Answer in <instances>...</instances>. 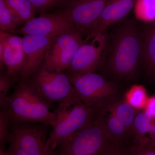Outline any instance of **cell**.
<instances>
[{"mask_svg":"<svg viewBox=\"0 0 155 155\" xmlns=\"http://www.w3.org/2000/svg\"><path fill=\"white\" fill-rule=\"evenodd\" d=\"M110 49L104 65V73L115 80H130L143 66L142 29L137 20L123 21L110 40Z\"/></svg>","mask_w":155,"mask_h":155,"instance_id":"1","label":"cell"},{"mask_svg":"<svg viewBox=\"0 0 155 155\" xmlns=\"http://www.w3.org/2000/svg\"><path fill=\"white\" fill-rule=\"evenodd\" d=\"M50 105L27 80L18 82L2 110L8 115L11 123H41L52 126L57 114L50 110Z\"/></svg>","mask_w":155,"mask_h":155,"instance_id":"2","label":"cell"},{"mask_svg":"<svg viewBox=\"0 0 155 155\" xmlns=\"http://www.w3.org/2000/svg\"><path fill=\"white\" fill-rule=\"evenodd\" d=\"M65 72L81 101L96 114H107L109 108L121 98L118 84L102 75Z\"/></svg>","mask_w":155,"mask_h":155,"instance_id":"3","label":"cell"},{"mask_svg":"<svg viewBox=\"0 0 155 155\" xmlns=\"http://www.w3.org/2000/svg\"><path fill=\"white\" fill-rule=\"evenodd\" d=\"M104 114H97L85 126L63 142L52 155H98L111 141Z\"/></svg>","mask_w":155,"mask_h":155,"instance_id":"4","label":"cell"},{"mask_svg":"<svg viewBox=\"0 0 155 155\" xmlns=\"http://www.w3.org/2000/svg\"><path fill=\"white\" fill-rule=\"evenodd\" d=\"M27 80L50 104L58 103V110L83 104L66 73L49 71L44 61Z\"/></svg>","mask_w":155,"mask_h":155,"instance_id":"5","label":"cell"},{"mask_svg":"<svg viewBox=\"0 0 155 155\" xmlns=\"http://www.w3.org/2000/svg\"><path fill=\"white\" fill-rule=\"evenodd\" d=\"M55 112L57 118L45 144V155H52L63 142L85 126L97 114L83 103L64 110L57 109Z\"/></svg>","mask_w":155,"mask_h":155,"instance_id":"6","label":"cell"},{"mask_svg":"<svg viewBox=\"0 0 155 155\" xmlns=\"http://www.w3.org/2000/svg\"><path fill=\"white\" fill-rule=\"evenodd\" d=\"M76 27L54 38L44 63L50 71L65 72L71 66L79 48L87 42Z\"/></svg>","mask_w":155,"mask_h":155,"instance_id":"7","label":"cell"},{"mask_svg":"<svg viewBox=\"0 0 155 155\" xmlns=\"http://www.w3.org/2000/svg\"><path fill=\"white\" fill-rule=\"evenodd\" d=\"M47 125L28 123H11V134L7 150L11 155H45Z\"/></svg>","mask_w":155,"mask_h":155,"instance_id":"8","label":"cell"},{"mask_svg":"<svg viewBox=\"0 0 155 155\" xmlns=\"http://www.w3.org/2000/svg\"><path fill=\"white\" fill-rule=\"evenodd\" d=\"M109 0H62L61 11L83 35L86 41Z\"/></svg>","mask_w":155,"mask_h":155,"instance_id":"9","label":"cell"},{"mask_svg":"<svg viewBox=\"0 0 155 155\" xmlns=\"http://www.w3.org/2000/svg\"><path fill=\"white\" fill-rule=\"evenodd\" d=\"M107 31L95 35L89 43L86 42L83 44L71 66L65 72L91 73L101 69L110 49V40Z\"/></svg>","mask_w":155,"mask_h":155,"instance_id":"10","label":"cell"},{"mask_svg":"<svg viewBox=\"0 0 155 155\" xmlns=\"http://www.w3.org/2000/svg\"><path fill=\"white\" fill-rule=\"evenodd\" d=\"M76 27L61 11L53 14L43 13L16 31L15 34L54 38Z\"/></svg>","mask_w":155,"mask_h":155,"instance_id":"11","label":"cell"},{"mask_svg":"<svg viewBox=\"0 0 155 155\" xmlns=\"http://www.w3.org/2000/svg\"><path fill=\"white\" fill-rule=\"evenodd\" d=\"M54 38L33 35L23 36L22 42L25 63L18 76V82L27 81L35 73L44 61L48 49Z\"/></svg>","mask_w":155,"mask_h":155,"instance_id":"12","label":"cell"},{"mask_svg":"<svg viewBox=\"0 0 155 155\" xmlns=\"http://www.w3.org/2000/svg\"><path fill=\"white\" fill-rule=\"evenodd\" d=\"M136 2V0H109L88 40L125 19L134 8Z\"/></svg>","mask_w":155,"mask_h":155,"instance_id":"13","label":"cell"},{"mask_svg":"<svg viewBox=\"0 0 155 155\" xmlns=\"http://www.w3.org/2000/svg\"><path fill=\"white\" fill-rule=\"evenodd\" d=\"M4 62L8 74L17 81L25 63L22 38L9 34L6 39Z\"/></svg>","mask_w":155,"mask_h":155,"instance_id":"14","label":"cell"},{"mask_svg":"<svg viewBox=\"0 0 155 155\" xmlns=\"http://www.w3.org/2000/svg\"><path fill=\"white\" fill-rule=\"evenodd\" d=\"M142 31L143 67L147 76L155 80V22L146 24Z\"/></svg>","mask_w":155,"mask_h":155,"instance_id":"15","label":"cell"},{"mask_svg":"<svg viewBox=\"0 0 155 155\" xmlns=\"http://www.w3.org/2000/svg\"><path fill=\"white\" fill-rule=\"evenodd\" d=\"M140 110L129 104L124 97H121L109 108L107 113L114 114L119 119L132 139L134 122L137 114Z\"/></svg>","mask_w":155,"mask_h":155,"instance_id":"16","label":"cell"},{"mask_svg":"<svg viewBox=\"0 0 155 155\" xmlns=\"http://www.w3.org/2000/svg\"><path fill=\"white\" fill-rule=\"evenodd\" d=\"M19 26L25 25L35 17L37 12L28 0H4Z\"/></svg>","mask_w":155,"mask_h":155,"instance_id":"17","label":"cell"},{"mask_svg":"<svg viewBox=\"0 0 155 155\" xmlns=\"http://www.w3.org/2000/svg\"><path fill=\"white\" fill-rule=\"evenodd\" d=\"M105 116L106 127L111 141L119 144L127 145L133 142L125 127L114 114Z\"/></svg>","mask_w":155,"mask_h":155,"instance_id":"18","label":"cell"},{"mask_svg":"<svg viewBox=\"0 0 155 155\" xmlns=\"http://www.w3.org/2000/svg\"><path fill=\"white\" fill-rule=\"evenodd\" d=\"M155 122L154 120L144 112L140 110L136 116L134 122L132 132V139L134 142L140 143L147 140L152 126Z\"/></svg>","mask_w":155,"mask_h":155,"instance_id":"19","label":"cell"},{"mask_svg":"<svg viewBox=\"0 0 155 155\" xmlns=\"http://www.w3.org/2000/svg\"><path fill=\"white\" fill-rule=\"evenodd\" d=\"M133 10L136 20L146 24L155 22V0H136Z\"/></svg>","mask_w":155,"mask_h":155,"instance_id":"20","label":"cell"},{"mask_svg":"<svg viewBox=\"0 0 155 155\" xmlns=\"http://www.w3.org/2000/svg\"><path fill=\"white\" fill-rule=\"evenodd\" d=\"M149 97L146 89L140 84L132 85L126 91L124 99L137 110H143Z\"/></svg>","mask_w":155,"mask_h":155,"instance_id":"21","label":"cell"},{"mask_svg":"<svg viewBox=\"0 0 155 155\" xmlns=\"http://www.w3.org/2000/svg\"><path fill=\"white\" fill-rule=\"evenodd\" d=\"M19 26L17 19L11 13L4 0H0V29L14 35Z\"/></svg>","mask_w":155,"mask_h":155,"instance_id":"22","label":"cell"},{"mask_svg":"<svg viewBox=\"0 0 155 155\" xmlns=\"http://www.w3.org/2000/svg\"><path fill=\"white\" fill-rule=\"evenodd\" d=\"M128 151L129 155H155V140L149 139L141 143H132Z\"/></svg>","mask_w":155,"mask_h":155,"instance_id":"23","label":"cell"},{"mask_svg":"<svg viewBox=\"0 0 155 155\" xmlns=\"http://www.w3.org/2000/svg\"><path fill=\"white\" fill-rule=\"evenodd\" d=\"M15 78L11 77L7 71L1 72L0 75V107H4L8 96V93L14 81Z\"/></svg>","mask_w":155,"mask_h":155,"instance_id":"24","label":"cell"},{"mask_svg":"<svg viewBox=\"0 0 155 155\" xmlns=\"http://www.w3.org/2000/svg\"><path fill=\"white\" fill-rule=\"evenodd\" d=\"M11 125V119L8 114L4 110L0 112V142L1 148L7 142H9L11 136V130L9 126Z\"/></svg>","mask_w":155,"mask_h":155,"instance_id":"25","label":"cell"},{"mask_svg":"<svg viewBox=\"0 0 155 155\" xmlns=\"http://www.w3.org/2000/svg\"><path fill=\"white\" fill-rule=\"evenodd\" d=\"M98 155H129L128 145L119 144L111 140Z\"/></svg>","mask_w":155,"mask_h":155,"instance_id":"26","label":"cell"},{"mask_svg":"<svg viewBox=\"0 0 155 155\" xmlns=\"http://www.w3.org/2000/svg\"><path fill=\"white\" fill-rule=\"evenodd\" d=\"M37 13H45L53 7L59 5L62 0H28Z\"/></svg>","mask_w":155,"mask_h":155,"instance_id":"27","label":"cell"},{"mask_svg":"<svg viewBox=\"0 0 155 155\" xmlns=\"http://www.w3.org/2000/svg\"><path fill=\"white\" fill-rule=\"evenodd\" d=\"M10 34L5 31H0V68L2 70L5 67L4 62V52L5 45L6 39Z\"/></svg>","mask_w":155,"mask_h":155,"instance_id":"28","label":"cell"},{"mask_svg":"<svg viewBox=\"0 0 155 155\" xmlns=\"http://www.w3.org/2000/svg\"><path fill=\"white\" fill-rule=\"evenodd\" d=\"M143 111L155 121V95L149 97Z\"/></svg>","mask_w":155,"mask_h":155,"instance_id":"29","label":"cell"},{"mask_svg":"<svg viewBox=\"0 0 155 155\" xmlns=\"http://www.w3.org/2000/svg\"><path fill=\"white\" fill-rule=\"evenodd\" d=\"M149 134L150 138L151 140H155V122L152 126Z\"/></svg>","mask_w":155,"mask_h":155,"instance_id":"30","label":"cell"},{"mask_svg":"<svg viewBox=\"0 0 155 155\" xmlns=\"http://www.w3.org/2000/svg\"><path fill=\"white\" fill-rule=\"evenodd\" d=\"M0 155H11L8 150H5L4 149L1 148L0 149Z\"/></svg>","mask_w":155,"mask_h":155,"instance_id":"31","label":"cell"}]
</instances>
